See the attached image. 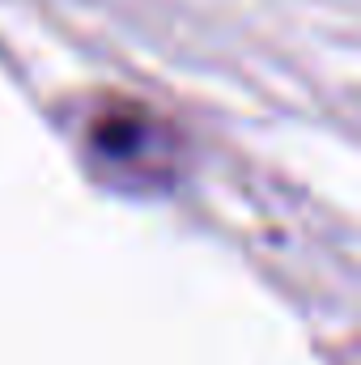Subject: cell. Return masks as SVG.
I'll return each mask as SVG.
<instances>
[{"mask_svg": "<svg viewBox=\"0 0 361 365\" xmlns=\"http://www.w3.org/2000/svg\"><path fill=\"white\" fill-rule=\"evenodd\" d=\"M149 140H153V123H149L145 110H136V106H115V110H102V115L93 119V145H98V153H106V158L128 162V158L145 153Z\"/></svg>", "mask_w": 361, "mask_h": 365, "instance_id": "obj_1", "label": "cell"}]
</instances>
